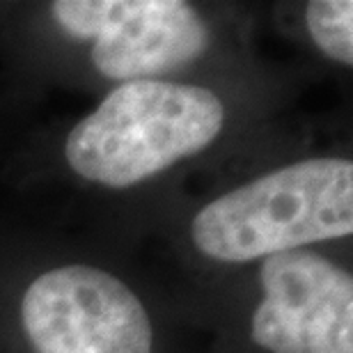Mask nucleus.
Listing matches in <instances>:
<instances>
[{
    "label": "nucleus",
    "mask_w": 353,
    "mask_h": 353,
    "mask_svg": "<svg viewBox=\"0 0 353 353\" xmlns=\"http://www.w3.org/2000/svg\"><path fill=\"white\" fill-rule=\"evenodd\" d=\"M21 321L37 353H152V323L122 280L94 266L39 275L21 301Z\"/></svg>",
    "instance_id": "nucleus-3"
},
{
    "label": "nucleus",
    "mask_w": 353,
    "mask_h": 353,
    "mask_svg": "<svg viewBox=\"0 0 353 353\" xmlns=\"http://www.w3.org/2000/svg\"><path fill=\"white\" fill-rule=\"evenodd\" d=\"M252 340L271 353H353L351 273L310 250L264 257Z\"/></svg>",
    "instance_id": "nucleus-5"
},
{
    "label": "nucleus",
    "mask_w": 353,
    "mask_h": 353,
    "mask_svg": "<svg viewBox=\"0 0 353 353\" xmlns=\"http://www.w3.org/2000/svg\"><path fill=\"white\" fill-rule=\"evenodd\" d=\"M353 232V163L310 159L230 190L193 218L195 248L218 262H252Z\"/></svg>",
    "instance_id": "nucleus-1"
},
{
    "label": "nucleus",
    "mask_w": 353,
    "mask_h": 353,
    "mask_svg": "<svg viewBox=\"0 0 353 353\" xmlns=\"http://www.w3.org/2000/svg\"><path fill=\"white\" fill-rule=\"evenodd\" d=\"M225 110L214 92L165 81L112 90L67 138V161L83 179L126 188L211 145Z\"/></svg>",
    "instance_id": "nucleus-2"
},
{
    "label": "nucleus",
    "mask_w": 353,
    "mask_h": 353,
    "mask_svg": "<svg viewBox=\"0 0 353 353\" xmlns=\"http://www.w3.org/2000/svg\"><path fill=\"white\" fill-rule=\"evenodd\" d=\"M307 30L328 58L353 65V3L351 0H314L305 12Z\"/></svg>",
    "instance_id": "nucleus-6"
},
{
    "label": "nucleus",
    "mask_w": 353,
    "mask_h": 353,
    "mask_svg": "<svg viewBox=\"0 0 353 353\" xmlns=\"http://www.w3.org/2000/svg\"><path fill=\"white\" fill-rule=\"evenodd\" d=\"M53 19L76 39H92V62L105 79L150 81L207 51L209 30L181 0H60Z\"/></svg>",
    "instance_id": "nucleus-4"
}]
</instances>
